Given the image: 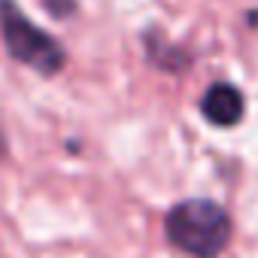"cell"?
<instances>
[{
  "mask_svg": "<svg viewBox=\"0 0 258 258\" xmlns=\"http://www.w3.org/2000/svg\"><path fill=\"white\" fill-rule=\"evenodd\" d=\"M143 43H146V58L155 67H161V70H182V67H188V55L179 52L173 43H167L158 31H146Z\"/></svg>",
  "mask_w": 258,
  "mask_h": 258,
  "instance_id": "277c9868",
  "label": "cell"
},
{
  "mask_svg": "<svg viewBox=\"0 0 258 258\" xmlns=\"http://www.w3.org/2000/svg\"><path fill=\"white\" fill-rule=\"evenodd\" d=\"M0 40L13 61L40 76H58L67 67V49L40 25H34L16 0H0Z\"/></svg>",
  "mask_w": 258,
  "mask_h": 258,
  "instance_id": "7a4b0ae2",
  "label": "cell"
},
{
  "mask_svg": "<svg viewBox=\"0 0 258 258\" xmlns=\"http://www.w3.org/2000/svg\"><path fill=\"white\" fill-rule=\"evenodd\" d=\"M40 4H43L46 13L55 16V19H67V16L76 10V0H40Z\"/></svg>",
  "mask_w": 258,
  "mask_h": 258,
  "instance_id": "5b68a950",
  "label": "cell"
},
{
  "mask_svg": "<svg viewBox=\"0 0 258 258\" xmlns=\"http://www.w3.org/2000/svg\"><path fill=\"white\" fill-rule=\"evenodd\" d=\"M234 222L228 210L207 198H188L167 210L164 237L170 246L191 258H216L228 249Z\"/></svg>",
  "mask_w": 258,
  "mask_h": 258,
  "instance_id": "6da1fadb",
  "label": "cell"
},
{
  "mask_svg": "<svg viewBox=\"0 0 258 258\" xmlns=\"http://www.w3.org/2000/svg\"><path fill=\"white\" fill-rule=\"evenodd\" d=\"M201 115L213 127H237L246 115V97L231 82H213L201 97Z\"/></svg>",
  "mask_w": 258,
  "mask_h": 258,
  "instance_id": "3957f363",
  "label": "cell"
}]
</instances>
